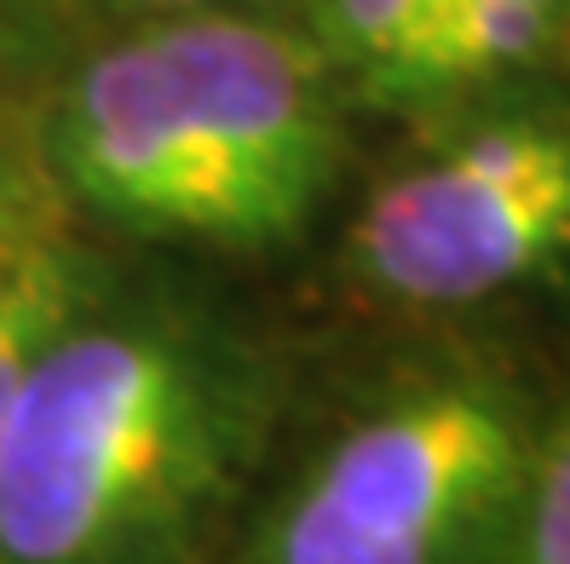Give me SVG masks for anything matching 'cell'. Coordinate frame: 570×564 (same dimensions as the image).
<instances>
[{
    "label": "cell",
    "instance_id": "12",
    "mask_svg": "<svg viewBox=\"0 0 570 564\" xmlns=\"http://www.w3.org/2000/svg\"><path fill=\"white\" fill-rule=\"evenodd\" d=\"M7 265H12V259H7Z\"/></svg>",
    "mask_w": 570,
    "mask_h": 564
},
{
    "label": "cell",
    "instance_id": "2",
    "mask_svg": "<svg viewBox=\"0 0 570 564\" xmlns=\"http://www.w3.org/2000/svg\"><path fill=\"white\" fill-rule=\"evenodd\" d=\"M328 76L299 29L179 12L87 58L41 150L63 196L121 230L283 248L341 174Z\"/></svg>",
    "mask_w": 570,
    "mask_h": 564
},
{
    "label": "cell",
    "instance_id": "1",
    "mask_svg": "<svg viewBox=\"0 0 570 564\" xmlns=\"http://www.w3.org/2000/svg\"><path fill=\"white\" fill-rule=\"evenodd\" d=\"M272 415L277 380L237 335L87 306L0 426V564H196Z\"/></svg>",
    "mask_w": 570,
    "mask_h": 564
},
{
    "label": "cell",
    "instance_id": "6",
    "mask_svg": "<svg viewBox=\"0 0 570 564\" xmlns=\"http://www.w3.org/2000/svg\"><path fill=\"white\" fill-rule=\"evenodd\" d=\"M87 306H92V277L70 243H52L0 265V426H7L36 357Z\"/></svg>",
    "mask_w": 570,
    "mask_h": 564
},
{
    "label": "cell",
    "instance_id": "4",
    "mask_svg": "<svg viewBox=\"0 0 570 564\" xmlns=\"http://www.w3.org/2000/svg\"><path fill=\"white\" fill-rule=\"evenodd\" d=\"M352 271L404 306H473L570 259V121L519 116L386 179Z\"/></svg>",
    "mask_w": 570,
    "mask_h": 564
},
{
    "label": "cell",
    "instance_id": "5",
    "mask_svg": "<svg viewBox=\"0 0 570 564\" xmlns=\"http://www.w3.org/2000/svg\"><path fill=\"white\" fill-rule=\"evenodd\" d=\"M570 58V0H439L415 52L410 98L479 87Z\"/></svg>",
    "mask_w": 570,
    "mask_h": 564
},
{
    "label": "cell",
    "instance_id": "8",
    "mask_svg": "<svg viewBox=\"0 0 570 564\" xmlns=\"http://www.w3.org/2000/svg\"><path fill=\"white\" fill-rule=\"evenodd\" d=\"M52 243H63V185L52 179L47 150L0 116V265Z\"/></svg>",
    "mask_w": 570,
    "mask_h": 564
},
{
    "label": "cell",
    "instance_id": "3",
    "mask_svg": "<svg viewBox=\"0 0 570 564\" xmlns=\"http://www.w3.org/2000/svg\"><path fill=\"white\" fill-rule=\"evenodd\" d=\"M535 433L501 386L368 409L259 518L243 564H508Z\"/></svg>",
    "mask_w": 570,
    "mask_h": 564
},
{
    "label": "cell",
    "instance_id": "11",
    "mask_svg": "<svg viewBox=\"0 0 570 564\" xmlns=\"http://www.w3.org/2000/svg\"><path fill=\"white\" fill-rule=\"evenodd\" d=\"M0 47H7V18H0Z\"/></svg>",
    "mask_w": 570,
    "mask_h": 564
},
{
    "label": "cell",
    "instance_id": "10",
    "mask_svg": "<svg viewBox=\"0 0 570 564\" xmlns=\"http://www.w3.org/2000/svg\"><path fill=\"white\" fill-rule=\"evenodd\" d=\"M127 7H145V12H208V7H225V0H127Z\"/></svg>",
    "mask_w": 570,
    "mask_h": 564
},
{
    "label": "cell",
    "instance_id": "7",
    "mask_svg": "<svg viewBox=\"0 0 570 564\" xmlns=\"http://www.w3.org/2000/svg\"><path fill=\"white\" fill-rule=\"evenodd\" d=\"M439 0H306L312 47L368 98H410L415 52Z\"/></svg>",
    "mask_w": 570,
    "mask_h": 564
},
{
    "label": "cell",
    "instance_id": "9",
    "mask_svg": "<svg viewBox=\"0 0 570 564\" xmlns=\"http://www.w3.org/2000/svg\"><path fill=\"white\" fill-rule=\"evenodd\" d=\"M508 564H570V397L548 420V433H535V461Z\"/></svg>",
    "mask_w": 570,
    "mask_h": 564
}]
</instances>
